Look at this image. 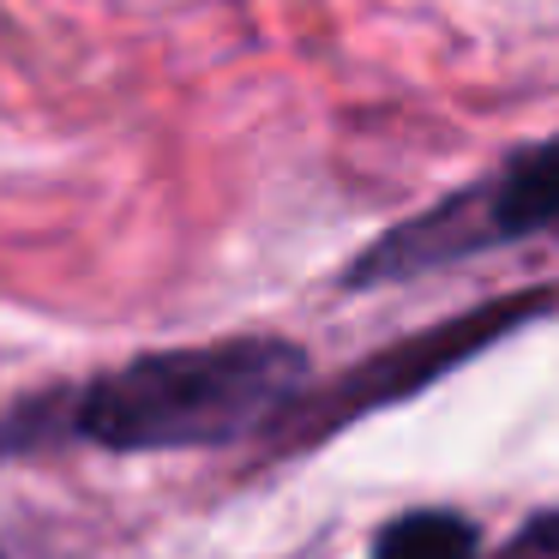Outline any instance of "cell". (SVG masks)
Instances as JSON below:
<instances>
[{"label":"cell","instance_id":"cell-1","mask_svg":"<svg viewBox=\"0 0 559 559\" xmlns=\"http://www.w3.org/2000/svg\"><path fill=\"white\" fill-rule=\"evenodd\" d=\"M307 355L277 337H229L205 349H163L103 373L67 403V427L103 451L229 445L295 403Z\"/></svg>","mask_w":559,"mask_h":559},{"label":"cell","instance_id":"cell-2","mask_svg":"<svg viewBox=\"0 0 559 559\" xmlns=\"http://www.w3.org/2000/svg\"><path fill=\"white\" fill-rule=\"evenodd\" d=\"M530 307H542V301H499V307H481V313H469V319H451V325H439V331H421L415 343H397V349L373 355L361 373H349L325 403H319L325 415H313V433H325V427L349 421V415L379 409V403H391V397H403V391L427 385V379L451 373V367L469 361L475 349L506 337L518 319H530Z\"/></svg>","mask_w":559,"mask_h":559},{"label":"cell","instance_id":"cell-3","mask_svg":"<svg viewBox=\"0 0 559 559\" xmlns=\"http://www.w3.org/2000/svg\"><path fill=\"white\" fill-rule=\"evenodd\" d=\"M493 235H530L547 217H559V139L518 163L493 193Z\"/></svg>","mask_w":559,"mask_h":559},{"label":"cell","instance_id":"cell-4","mask_svg":"<svg viewBox=\"0 0 559 559\" xmlns=\"http://www.w3.org/2000/svg\"><path fill=\"white\" fill-rule=\"evenodd\" d=\"M373 559H475V530L451 511H415L379 535Z\"/></svg>","mask_w":559,"mask_h":559},{"label":"cell","instance_id":"cell-5","mask_svg":"<svg viewBox=\"0 0 559 559\" xmlns=\"http://www.w3.org/2000/svg\"><path fill=\"white\" fill-rule=\"evenodd\" d=\"M523 547H530V554H559V518H542V523H530V535H523Z\"/></svg>","mask_w":559,"mask_h":559}]
</instances>
